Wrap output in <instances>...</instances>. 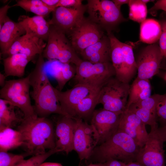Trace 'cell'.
I'll list each match as a JSON object with an SVG mask.
<instances>
[{"instance_id": "cell-50", "label": "cell", "mask_w": 166, "mask_h": 166, "mask_svg": "<svg viewBox=\"0 0 166 166\" xmlns=\"http://www.w3.org/2000/svg\"><path fill=\"white\" fill-rule=\"evenodd\" d=\"M125 166H126V165H125Z\"/></svg>"}, {"instance_id": "cell-20", "label": "cell", "mask_w": 166, "mask_h": 166, "mask_svg": "<svg viewBox=\"0 0 166 166\" xmlns=\"http://www.w3.org/2000/svg\"><path fill=\"white\" fill-rule=\"evenodd\" d=\"M163 95L155 94L142 101L130 105L126 109L135 113L146 124L158 125L157 105Z\"/></svg>"}, {"instance_id": "cell-34", "label": "cell", "mask_w": 166, "mask_h": 166, "mask_svg": "<svg viewBox=\"0 0 166 166\" xmlns=\"http://www.w3.org/2000/svg\"><path fill=\"white\" fill-rule=\"evenodd\" d=\"M26 156L25 154H14L7 151H0V166H13Z\"/></svg>"}, {"instance_id": "cell-42", "label": "cell", "mask_w": 166, "mask_h": 166, "mask_svg": "<svg viewBox=\"0 0 166 166\" xmlns=\"http://www.w3.org/2000/svg\"><path fill=\"white\" fill-rule=\"evenodd\" d=\"M42 1L48 6L56 8L59 0H42Z\"/></svg>"}, {"instance_id": "cell-30", "label": "cell", "mask_w": 166, "mask_h": 166, "mask_svg": "<svg viewBox=\"0 0 166 166\" xmlns=\"http://www.w3.org/2000/svg\"><path fill=\"white\" fill-rule=\"evenodd\" d=\"M19 6L26 11L44 17L52 12L56 8L48 6L42 0H19L13 6Z\"/></svg>"}, {"instance_id": "cell-39", "label": "cell", "mask_w": 166, "mask_h": 166, "mask_svg": "<svg viewBox=\"0 0 166 166\" xmlns=\"http://www.w3.org/2000/svg\"><path fill=\"white\" fill-rule=\"evenodd\" d=\"M8 4L2 6L0 9V29L1 28L4 23L8 16L7 14L8 10L11 7Z\"/></svg>"}, {"instance_id": "cell-43", "label": "cell", "mask_w": 166, "mask_h": 166, "mask_svg": "<svg viewBox=\"0 0 166 166\" xmlns=\"http://www.w3.org/2000/svg\"><path fill=\"white\" fill-rule=\"evenodd\" d=\"M116 6L121 8V6L125 4H128L129 0H112Z\"/></svg>"}, {"instance_id": "cell-3", "label": "cell", "mask_w": 166, "mask_h": 166, "mask_svg": "<svg viewBox=\"0 0 166 166\" xmlns=\"http://www.w3.org/2000/svg\"><path fill=\"white\" fill-rule=\"evenodd\" d=\"M111 43V62L115 71V77L129 83L137 72L132 46L118 40L111 32H107Z\"/></svg>"}, {"instance_id": "cell-8", "label": "cell", "mask_w": 166, "mask_h": 166, "mask_svg": "<svg viewBox=\"0 0 166 166\" xmlns=\"http://www.w3.org/2000/svg\"><path fill=\"white\" fill-rule=\"evenodd\" d=\"M86 6L89 18L107 32H111L120 23L128 20L112 1L88 0Z\"/></svg>"}, {"instance_id": "cell-36", "label": "cell", "mask_w": 166, "mask_h": 166, "mask_svg": "<svg viewBox=\"0 0 166 166\" xmlns=\"http://www.w3.org/2000/svg\"><path fill=\"white\" fill-rule=\"evenodd\" d=\"M162 32L159 40V46L163 57L166 58V22L161 26Z\"/></svg>"}, {"instance_id": "cell-38", "label": "cell", "mask_w": 166, "mask_h": 166, "mask_svg": "<svg viewBox=\"0 0 166 166\" xmlns=\"http://www.w3.org/2000/svg\"><path fill=\"white\" fill-rule=\"evenodd\" d=\"M159 10H162L166 12V0H158L149 10V12L152 14Z\"/></svg>"}, {"instance_id": "cell-9", "label": "cell", "mask_w": 166, "mask_h": 166, "mask_svg": "<svg viewBox=\"0 0 166 166\" xmlns=\"http://www.w3.org/2000/svg\"><path fill=\"white\" fill-rule=\"evenodd\" d=\"M129 83L120 81L115 77L110 78L101 89L98 104L103 109L122 113L126 109L128 97Z\"/></svg>"}, {"instance_id": "cell-19", "label": "cell", "mask_w": 166, "mask_h": 166, "mask_svg": "<svg viewBox=\"0 0 166 166\" xmlns=\"http://www.w3.org/2000/svg\"><path fill=\"white\" fill-rule=\"evenodd\" d=\"M46 44L43 39L26 32L14 43L4 55L8 56L20 53L34 58L37 54L42 53Z\"/></svg>"}, {"instance_id": "cell-27", "label": "cell", "mask_w": 166, "mask_h": 166, "mask_svg": "<svg viewBox=\"0 0 166 166\" xmlns=\"http://www.w3.org/2000/svg\"><path fill=\"white\" fill-rule=\"evenodd\" d=\"M140 23V41L151 45L159 40L162 30L161 26L157 21L149 18L146 19Z\"/></svg>"}, {"instance_id": "cell-11", "label": "cell", "mask_w": 166, "mask_h": 166, "mask_svg": "<svg viewBox=\"0 0 166 166\" xmlns=\"http://www.w3.org/2000/svg\"><path fill=\"white\" fill-rule=\"evenodd\" d=\"M68 34L72 45L80 53L99 41L105 35L102 28L90 19L85 17Z\"/></svg>"}, {"instance_id": "cell-7", "label": "cell", "mask_w": 166, "mask_h": 166, "mask_svg": "<svg viewBox=\"0 0 166 166\" xmlns=\"http://www.w3.org/2000/svg\"><path fill=\"white\" fill-rule=\"evenodd\" d=\"M29 76L18 79L6 80L0 90V97L18 108L24 118L38 116L31 104L30 94Z\"/></svg>"}, {"instance_id": "cell-2", "label": "cell", "mask_w": 166, "mask_h": 166, "mask_svg": "<svg viewBox=\"0 0 166 166\" xmlns=\"http://www.w3.org/2000/svg\"><path fill=\"white\" fill-rule=\"evenodd\" d=\"M141 148L130 136L118 129L106 140L95 147L88 161L90 163H105L115 160L126 164L136 161Z\"/></svg>"}, {"instance_id": "cell-12", "label": "cell", "mask_w": 166, "mask_h": 166, "mask_svg": "<svg viewBox=\"0 0 166 166\" xmlns=\"http://www.w3.org/2000/svg\"><path fill=\"white\" fill-rule=\"evenodd\" d=\"M158 125L151 127L147 141L137 156L136 161L144 166H166L164 142L158 134Z\"/></svg>"}, {"instance_id": "cell-32", "label": "cell", "mask_w": 166, "mask_h": 166, "mask_svg": "<svg viewBox=\"0 0 166 166\" xmlns=\"http://www.w3.org/2000/svg\"><path fill=\"white\" fill-rule=\"evenodd\" d=\"M128 5L129 19L139 23L146 19L148 13L147 7L141 0H129Z\"/></svg>"}, {"instance_id": "cell-46", "label": "cell", "mask_w": 166, "mask_h": 166, "mask_svg": "<svg viewBox=\"0 0 166 166\" xmlns=\"http://www.w3.org/2000/svg\"><path fill=\"white\" fill-rule=\"evenodd\" d=\"M126 166H144L140 163L134 161L129 163L126 164Z\"/></svg>"}, {"instance_id": "cell-33", "label": "cell", "mask_w": 166, "mask_h": 166, "mask_svg": "<svg viewBox=\"0 0 166 166\" xmlns=\"http://www.w3.org/2000/svg\"><path fill=\"white\" fill-rule=\"evenodd\" d=\"M56 153L57 152L54 149L50 150L44 153L33 156L27 160L22 159L13 166H39L49 157Z\"/></svg>"}, {"instance_id": "cell-28", "label": "cell", "mask_w": 166, "mask_h": 166, "mask_svg": "<svg viewBox=\"0 0 166 166\" xmlns=\"http://www.w3.org/2000/svg\"><path fill=\"white\" fill-rule=\"evenodd\" d=\"M20 132L10 127H0V151H8L22 145Z\"/></svg>"}, {"instance_id": "cell-31", "label": "cell", "mask_w": 166, "mask_h": 166, "mask_svg": "<svg viewBox=\"0 0 166 166\" xmlns=\"http://www.w3.org/2000/svg\"><path fill=\"white\" fill-rule=\"evenodd\" d=\"M14 107L8 101L0 99V127L11 128L14 123L21 121L22 119L16 116Z\"/></svg>"}, {"instance_id": "cell-40", "label": "cell", "mask_w": 166, "mask_h": 166, "mask_svg": "<svg viewBox=\"0 0 166 166\" xmlns=\"http://www.w3.org/2000/svg\"><path fill=\"white\" fill-rule=\"evenodd\" d=\"M105 163L106 166H125L126 164L122 161L115 160H109Z\"/></svg>"}, {"instance_id": "cell-14", "label": "cell", "mask_w": 166, "mask_h": 166, "mask_svg": "<svg viewBox=\"0 0 166 166\" xmlns=\"http://www.w3.org/2000/svg\"><path fill=\"white\" fill-rule=\"evenodd\" d=\"M121 113L103 108L94 110L91 117L90 124L94 126L99 134L98 144L106 140L118 129Z\"/></svg>"}, {"instance_id": "cell-21", "label": "cell", "mask_w": 166, "mask_h": 166, "mask_svg": "<svg viewBox=\"0 0 166 166\" xmlns=\"http://www.w3.org/2000/svg\"><path fill=\"white\" fill-rule=\"evenodd\" d=\"M110 51V41L107 34L85 49L80 54L83 60L94 63H104L111 62Z\"/></svg>"}, {"instance_id": "cell-13", "label": "cell", "mask_w": 166, "mask_h": 166, "mask_svg": "<svg viewBox=\"0 0 166 166\" xmlns=\"http://www.w3.org/2000/svg\"><path fill=\"white\" fill-rule=\"evenodd\" d=\"M163 58L159 45L156 43L143 48L136 59L137 77L149 80L157 74Z\"/></svg>"}, {"instance_id": "cell-41", "label": "cell", "mask_w": 166, "mask_h": 166, "mask_svg": "<svg viewBox=\"0 0 166 166\" xmlns=\"http://www.w3.org/2000/svg\"><path fill=\"white\" fill-rule=\"evenodd\" d=\"M157 132L159 136L164 142H166V125L160 128L158 127Z\"/></svg>"}, {"instance_id": "cell-18", "label": "cell", "mask_w": 166, "mask_h": 166, "mask_svg": "<svg viewBox=\"0 0 166 166\" xmlns=\"http://www.w3.org/2000/svg\"><path fill=\"white\" fill-rule=\"evenodd\" d=\"M61 115L54 129L57 152H65L68 154L74 150L73 138L75 119L69 117Z\"/></svg>"}, {"instance_id": "cell-44", "label": "cell", "mask_w": 166, "mask_h": 166, "mask_svg": "<svg viewBox=\"0 0 166 166\" xmlns=\"http://www.w3.org/2000/svg\"><path fill=\"white\" fill-rule=\"evenodd\" d=\"M6 77L4 74H3L1 73H0V85L2 87H3L6 83Z\"/></svg>"}, {"instance_id": "cell-22", "label": "cell", "mask_w": 166, "mask_h": 166, "mask_svg": "<svg viewBox=\"0 0 166 166\" xmlns=\"http://www.w3.org/2000/svg\"><path fill=\"white\" fill-rule=\"evenodd\" d=\"M45 65L46 71L53 75L56 81L57 84L56 88L60 91H62L67 82L76 74V66H73L71 63H63L53 60L45 61Z\"/></svg>"}, {"instance_id": "cell-25", "label": "cell", "mask_w": 166, "mask_h": 166, "mask_svg": "<svg viewBox=\"0 0 166 166\" xmlns=\"http://www.w3.org/2000/svg\"><path fill=\"white\" fill-rule=\"evenodd\" d=\"M33 58L18 53L3 58L5 75L6 77L10 76L22 77L27 64Z\"/></svg>"}, {"instance_id": "cell-23", "label": "cell", "mask_w": 166, "mask_h": 166, "mask_svg": "<svg viewBox=\"0 0 166 166\" xmlns=\"http://www.w3.org/2000/svg\"><path fill=\"white\" fill-rule=\"evenodd\" d=\"M26 33L25 29L20 23L14 22L7 16L0 29L1 53L4 55L14 43Z\"/></svg>"}, {"instance_id": "cell-35", "label": "cell", "mask_w": 166, "mask_h": 166, "mask_svg": "<svg viewBox=\"0 0 166 166\" xmlns=\"http://www.w3.org/2000/svg\"><path fill=\"white\" fill-rule=\"evenodd\" d=\"M157 121L163 126L166 125V93L158 103L156 108Z\"/></svg>"}, {"instance_id": "cell-47", "label": "cell", "mask_w": 166, "mask_h": 166, "mask_svg": "<svg viewBox=\"0 0 166 166\" xmlns=\"http://www.w3.org/2000/svg\"><path fill=\"white\" fill-rule=\"evenodd\" d=\"M86 166H106L105 163H97L93 164L91 163Z\"/></svg>"}, {"instance_id": "cell-24", "label": "cell", "mask_w": 166, "mask_h": 166, "mask_svg": "<svg viewBox=\"0 0 166 166\" xmlns=\"http://www.w3.org/2000/svg\"><path fill=\"white\" fill-rule=\"evenodd\" d=\"M18 22L22 26L26 32L31 33L44 41H47L50 24L44 17L21 15L18 18Z\"/></svg>"}, {"instance_id": "cell-4", "label": "cell", "mask_w": 166, "mask_h": 166, "mask_svg": "<svg viewBox=\"0 0 166 166\" xmlns=\"http://www.w3.org/2000/svg\"><path fill=\"white\" fill-rule=\"evenodd\" d=\"M31 96L34 101V106L36 115L40 117H47L52 114L67 116L58 100L54 87L48 76L38 80L31 85Z\"/></svg>"}, {"instance_id": "cell-49", "label": "cell", "mask_w": 166, "mask_h": 166, "mask_svg": "<svg viewBox=\"0 0 166 166\" xmlns=\"http://www.w3.org/2000/svg\"><path fill=\"white\" fill-rule=\"evenodd\" d=\"M164 80L166 81V73L164 76Z\"/></svg>"}, {"instance_id": "cell-16", "label": "cell", "mask_w": 166, "mask_h": 166, "mask_svg": "<svg viewBox=\"0 0 166 166\" xmlns=\"http://www.w3.org/2000/svg\"><path fill=\"white\" fill-rule=\"evenodd\" d=\"M100 89L77 84L71 89L65 91H60L56 88H55V91L63 110L75 119L73 116L77 105L84 98Z\"/></svg>"}, {"instance_id": "cell-37", "label": "cell", "mask_w": 166, "mask_h": 166, "mask_svg": "<svg viewBox=\"0 0 166 166\" xmlns=\"http://www.w3.org/2000/svg\"><path fill=\"white\" fill-rule=\"evenodd\" d=\"M81 0H59L57 6L66 8H76L83 5Z\"/></svg>"}, {"instance_id": "cell-6", "label": "cell", "mask_w": 166, "mask_h": 166, "mask_svg": "<svg viewBox=\"0 0 166 166\" xmlns=\"http://www.w3.org/2000/svg\"><path fill=\"white\" fill-rule=\"evenodd\" d=\"M74 79L76 84H80L101 89L115 71L111 62L94 63L82 59L76 65Z\"/></svg>"}, {"instance_id": "cell-48", "label": "cell", "mask_w": 166, "mask_h": 166, "mask_svg": "<svg viewBox=\"0 0 166 166\" xmlns=\"http://www.w3.org/2000/svg\"><path fill=\"white\" fill-rule=\"evenodd\" d=\"M141 1L145 4H146L147 3L150 2H154V0H141Z\"/></svg>"}, {"instance_id": "cell-17", "label": "cell", "mask_w": 166, "mask_h": 166, "mask_svg": "<svg viewBox=\"0 0 166 166\" xmlns=\"http://www.w3.org/2000/svg\"><path fill=\"white\" fill-rule=\"evenodd\" d=\"M145 125L135 113L125 109L121 114L118 129L130 136L142 148L148 136Z\"/></svg>"}, {"instance_id": "cell-15", "label": "cell", "mask_w": 166, "mask_h": 166, "mask_svg": "<svg viewBox=\"0 0 166 166\" xmlns=\"http://www.w3.org/2000/svg\"><path fill=\"white\" fill-rule=\"evenodd\" d=\"M86 10V6L76 8L58 7L52 12V17L49 21L53 25L67 34L84 18Z\"/></svg>"}, {"instance_id": "cell-29", "label": "cell", "mask_w": 166, "mask_h": 166, "mask_svg": "<svg viewBox=\"0 0 166 166\" xmlns=\"http://www.w3.org/2000/svg\"><path fill=\"white\" fill-rule=\"evenodd\" d=\"M100 89L84 98L77 105L73 115L74 118L83 120L91 117L95 107L98 104Z\"/></svg>"}, {"instance_id": "cell-26", "label": "cell", "mask_w": 166, "mask_h": 166, "mask_svg": "<svg viewBox=\"0 0 166 166\" xmlns=\"http://www.w3.org/2000/svg\"><path fill=\"white\" fill-rule=\"evenodd\" d=\"M151 87L149 79H141L136 77L130 85L126 109L131 104L150 97L151 95Z\"/></svg>"}, {"instance_id": "cell-10", "label": "cell", "mask_w": 166, "mask_h": 166, "mask_svg": "<svg viewBox=\"0 0 166 166\" xmlns=\"http://www.w3.org/2000/svg\"><path fill=\"white\" fill-rule=\"evenodd\" d=\"M74 138V150L77 153L80 162L88 161L100 141L99 134L94 126L75 118Z\"/></svg>"}, {"instance_id": "cell-5", "label": "cell", "mask_w": 166, "mask_h": 166, "mask_svg": "<svg viewBox=\"0 0 166 166\" xmlns=\"http://www.w3.org/2000/svg\"><path fill=\"white\" fill-rule=\"evenodd\" d=\"M47 42L42 55L48 60H56L76 66L82 60L78 56L65 33L53 25L50 26Z\"/></svg>"}, {"instance_id": "cell-1", "label": "cell", "mask_w": 166, "mask_h": 166, "mask_svg": "<svg viewBox=\"0 0 166 166\" xmlns=\"http://www.w3.org/2000/svg\"><path fill=\"white\" fill-rule=\"evenodd\" d=\"M18 126L24 146L29 156L40 154L55 147L54 129L47 117L38 116L23 118Z\"/></svg>"}, {"instance_id": "cell-45", "label": "cell", "mask_w": 166, "mask_h": 166, "mask_svg": "<svg viewBox=\"0 0 166 166\" xmlns=\"http://www.w3.org/2000/svg\"><path fill=\"white\" fill-rule=\"evenodd\" d=\"M39 166H63L61 164L57 163H43Z\"/></svg>"}]
</instances>
